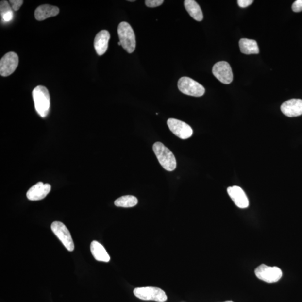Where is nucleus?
Instances as JSON below:
<instances>
[{"instance_id": "nucleus-2", "label": "nucleus", "mask_w": 302, "mask_h": 302, "mask_svg": "<svg viewBox=\"0 0 302 302\" xmlns=\"http://www.w3.org/2000/svg\"><path fill=\"white\" fill-rule=\"evenodd\" d=\"M153 150L158 162L166 170L172 171L176 168V161L174 154L163 143L157 142L153 145Z\"/></svg>"}, {"instance_id": "nucleus-25", "label": "nucleus", "mask_w": 302, "mask_h": 302, "mask_svg": "<svg viewBox=\"0 0 302 302\" xmlns=\"http://www.w3.org/2000/svg\"><path fill=\"white\" fill-rule=\"evenodd\" d=\"M129 2H134V0H128Z\"/></svg>"}, {"instance_id": "nucleus-4", "label": "nucleus", "mask_w": 302, "mask_h": 302, "mask_svg": "<svg viewBox=\"0 0 302 302\" xmlns=\"http://www.w3.org/2000/svg\"><path fill=\"white\" fill-rule=\"evenodd\" d=\"M134 293L136 297L143 301L164 302L168 299L164 291L156 287L147 286L135 288Z\"/></svg>"}, {"instance_id": "nucleus-21", "label": "nucleus", "mask_w": 302, "mask_h": 302, "mask_svg": "<svg viewBox=\"0 0 302 302\" xmlns=\"http://www.w3.org/2000/svg\"><path fill=\"white\" fill-rule=\"evenodd\" d=\"M163 0H146L145 4L149 7H156L163 4Z\"/></svg>"}, {"instance_id": "nucleus-10", "label": "nucleus", "mask_w": 302, "mask_h": 302, "mask_svg": "<svg viewBox=\"0 0 302 302\" xmlns=\"http://www.w3.org/2000/svg\"><path fill=\"white\" fill-rule=\"evenodd\" d=\"M167 123L169 129L173 134L180 138L186 139L189 138L193 135L192 128L189 125L183 121L170 118L168 119Z\"/></svg>"}, {"instance_id": "nucleus-12", "label": "nucleus", "mask_w": 302, "mask_h": 302, "mask_svg": "<svg viewBox=\"0 0 302 302\" xmlns=\"http://www.w3.org/2000/svg\"><path fill=\"white\" fill-rule=\"evenodd\" d=\"M50 190L51 186L49 184L39 182L29 189L27 193V197L29 200L32 201L42 200L46 198Z\"/></svg>"}, {"instance_id": "nucleus-18", "label": "nucleus", "mask_w": 302, "mask_h": 302, "mask_svg": "<svg viewBox=\"0 0 302 302\" xmlns=\"http://www.w3.org/2000/svg\"><path fill=\"white\" fill-rule=\"evenodd\" d=\"M239 49L245 54H259V48L255 40L242 38L239 42Z\"/></svg>"}, {"instance_id": "nucleus-15", "label": "nucleus", "mask_w": 302, "mask_h": 302, "mask_svg": "<svg viewBox=\"0 0 302 302\" xmlns=\"http://www.w3.org/2000/svg\"><path fill=\"white\" fill-rule=\"evenodd\" d=\"M59 13L60 9L57 6L46 4L38 6L35 11L34 16L38 21H43L47 18L57 16Z\"/></svg>"}, {"instance_id": "nucleus-9", "label": "nucleus", "mask_w": 302, "mask_h": 302, "mask_svg": "<svg viewBox=\"0 0 302 302\" xmlns=\"http://www.w3.org/2000/svg\"><path fill=\"white\" fill-rule=\"evenodd\" d=\"M19 65V57L13 51L6 53L0 61V74L2 76H9L16 71Z\"/></svg>"}, {"instance_id": "nucleus-23", "label": "nucleus", "mask_w": 302, "mask_h": 302, "mask_svg": "<svg viewBox=\"0 0 302 302\" xmlns=\"http://www.w3.org/2000/svg\"><path fill=\"white\" fill-rule=\"evenodd\" d=\"M292 10L294 12L299 13L302 11V0H297L293 3Z\"/></svg>"}, {"instance_id": "nucleus-27", "label": "nucleus", "mask_w": 302, "mask_h": 302, "mask_svg": "<svg viewBox=\"0 0 302 302\" xmlns=\"http://www.w3.org/2000/svg\"><path fill=\"white\" fill-rule=\"evenodd\" d=\"M234 302L233 301H226V302Z\"/></svg>"}, {"instance_id": "nucleus-3", "label": "nucleus", "mask_w": 302, "mask_h": 302, "mask_svg": "<svg viewBox=\"0 0 302 302\" xmlns=\"http://www.w3.org/2000/svg\"><path fill=\"white\" fill-rule=\"evenodd\" d=\"M117 33L121 47L128 53L134 52L136 46L135 36L134 29L130 24L125 21L121 22L117 28Z\"/></svg>"}, {"instance_id": "nucleus-26", "label": "nucleus", "mask_w": 302, "mask_h": 302, "mask_svg": "<svg viewBox=\"0 0 302 302\" xmlns=\"http://www.w3.org/2000/svg\"><path fill=\"white\" fill-rule=\"evenodd\" d=\"M117 44H118L119 46H121V43L120 42H118V43H117Z\"/></svg>"}, {"instance_id": "nucleus-17", "label": "nucleus", "mask_w": 302, "mask_h": 302, "mask_svg": "<svg viewBox=\"0 0 302 302\" xmlns=\"http://www.w3.org/2000/svg\"><path fill=\"white\" fill-rule=\"evenodd\" d=\"M184 6L191 17L194 20L201 21L203 19V14L201 7L196 1L194 0H185L184 1Z\"/></svg>"}, {"instance_id": "nucleus-5", "label": "nucleus", "mask_w": 302, "mask_h": 302, "mask_svg": "<svg viewBox=\"0 0 302 302\" xmlns=\"http://www.w3.org/2000/svg\"><path fill=\"white\" fill-rule=\"evenodd\" d=\"M179 90L182 93L194 97H201L205 94V88L201 84L187 77H183L179 80Z\"/></svg>"}, {"instance_id": "nucleus-19", "label": "nucleus", "mask_w": 302, "mask_h": 302, "mask_svg": "<svg viewBox=\"0 0 302 302\" xmlns=\"http://www.w3.org/2000/svg\"><path fill=\"white\" fill-rule=\"evenodd\" d=\"M117 207L123 208H131L138 204L137 198L133 195H125L121 197L114 202Z\"/></svg>"}, {"instance_id": "nucleus-11", "label": "nucleus", "mask_w": 302, "mask_h": 302, "mask_svg": "<svg viewBox=\"0 0 302 302\" xmlns=\"http://www.w3.org/2000/svg\"><path fill=\"white\" fill-rule=\"evenodd\" d=\"M227 192L235 205L239 208L245 209L249 205V201L244 191L240 187L234 186L228 187Z\"/></svg>"}, {"instance_id": "nucleus-6", "label": "nucleus", "mask_w": 302, "mask_h": 302, "mask_svg": "<svg viewBox=\"0 0 302 302\" xmlns=\"http://www.w3.org/2000/svg\"><path fill=\"white\" fill-rule=\"evenodd\" d=\"M255 272L257 278L268 283L277 282L283 275L281 268L277 267L267 266L265 264L257 267Z\"/></svg>"}, {"instance_id": "nucleus-20", "label": "nucleus", "mask_w": 302, "mask_h": 302, "mask_svg": "<svg viewBox=\"0 0 302 302\" xmlns=\"http://www.w3.org/2000/svg\"><path fill=\"white\" fill-rule=\"evenodd\" d=\"M13 9L7 1H1L0 3V13L1 17L5 16L7 14L12 13Z\"/></svg>"}, {"instance_id": "nucleus-1", "label": "nucleus", "mask_w": 302, "mask_h": 302, "mask_svg": "<svg viewBox=\"0 0 302 302\" xmlns=\"http://www.w3.org/2000/svg\"><path fill=\"white\" fill-rule=\"evenodd\" d=\"M33 98L35 108L39 115L43 117L48 116L50 108V95L46 87L38 86L33 91Z\"/></svg>"}, {"instance_id": "nucleus-7", "label": "nucleus", "mask_w": 302, "mask_h": 302, "mask_svg": "<svg viewBox=\"0 0 302 302\" xmlns=\"http://www.w3.org/2000/svg\"><path fill=\"white\" fill-rule=\"evenodd\" d=\"M51 229L68 251L74 250L75 245L71 235L63 223L55 221L51 224Z\"/></svg>"}, {"instance_id": "nucleus-13", "label": "nucleus", "mask_w": 302, "mask_h": 302, "mask_svg": "<svg viewBox=\"0 0 302 302\" xmlns=\"http://www.w3.org/2000/svg\"><path fill=\"white\" fill-rule=\"evenodd\" d=\"M282 113L288 117H296L302 114V100L292 99L284 102L281 106Z\"/></svg>"}, {"instance_id": "nucleus-24", "label": "nucleus", "mask_w": 302, "mask_h": 302, "mask_svg": "<svg viewBox=\"0 0 302 302\" xmlns=\"http://www.w3.org/2000/svg\"><path fill=\"white\" fill-rule=\"evenodd\" d=\"M253 2V0H238L237 3L239 7L242 8H245Z\"/></svg>"}, {"instance_id": "nucleus-14", "label": "nucleus", "mask_w": 302, "mask_h": 302, "mask_svg": "<svg viewBox=\"0 0 302 302\" xmlns=\"http://www.w3.org/2000/svg\"><path fill=\"white\" fill-rule=\"evenodd\" d=\"M110 38V33L106 30L99 32L96 35L94 43V48L99 56H102L106 53L108 50Z\"/></svg>"}, {"instance_id": "nucleus-22", "label": "nucleus", "mask_w": 302, "mask_h": 302, "mask_svg": "<svg viewBox=\"0 0 302 302\" xmlns=\"http://www.w3.org/2000/svg\"><path fill=\"white\" fill-rule=\"evenodd\" d=\"M13 10L18 11L20 9L22 5L23 4V0H10L9 1Z\"/></svg>"}, {"instance_id": "nucleus-8", "label": "nucleus", "mask_w": 302, "mask_h": 302, "mask_svg": "<svg viewBox=\"0 0 302 302\" xmlns=\"http://www.w3.org/2000/svg\"><path fill=\"white\" fill-rule=\"evenodd\" d=\"M212 72L220 82L230 84L233 82L234 76L229 64L225 61L217 62L213 66Z\"/></svg>"}, {"instance_id": "nucleus-16", "label": "nucleus", "mask_w": 302, "mask_h": 302, "mask_svg": "<svg viewBox=\"0 0 302 302\" xmlns=\"http://www.w3.org/2000/svg\"><path fill=\"white\" fill-rule=\"evenodd\" d=\"M90 250L92 255L95 260L102 262L108 263L110 260V256L106 250L100 243L97 241L91 242Z\"/></svg>"}]
</instances>
